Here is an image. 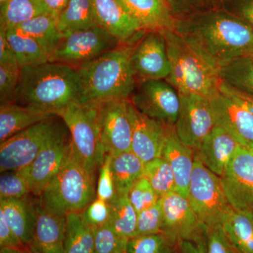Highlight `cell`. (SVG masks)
<instances>
[{"label": "cell", "instance_id": "1", "mask_svg": "<svg viewBox=\"0 0 253 253\" xmlns=\"http://www.w3.org/2000/svg\"><path fill=\"white\" fill-rule=\"evenodd\" d=\"M174 30L219 68L253 53V28L222 9L179 18Z\"/></svg>", "mask_w": 253, "mask_h": 253}, {"label": "cell", "instance_id": "2", "mask_svg": "<svg viewBox=\"0 0 253 253\" xmlns=\"http://www.w3.org/2000/svg\"><path fill=\"white\" fill-rule=\"evenodd\" d=\"M134 44H120L76 68L80 81L78 103L100 106L130 99L137 84L131 66Z\"/></svg>", "mask_w": 253, "mask_h": 253}, {"label": "cell", "instance_id": "3", "mask_svg": "<svg viewBox=\"0 0 253 253\" xmlns=\"http://www.w3.org/2000/svg\"><path fill=\"white\" fill-rule=\"evenodd\" d=\"M77 70L63 63L47 62L21 68L16 103L58 116L78 102Z\"/></svg>", "mask_w": 253, "mask_h": 253}, {"label": "cell", "instance_id": "4", "mask_svg": "<svg viewBox=\"0 0 253 253\" xmlns=\"http://www.w3.org/2000/svg\"><path fill=\"white\" fill-rule=\"evenodd\" d=\"M166 38L170 73L166 78L181 94L212 97L219 91V68L175 30L162 31Z\"/></svg>", "mask_w": 253, "mask_h": 253}, {"label": "cell", "instance_id": "5", "mask_svg": "<svg viewBox=\"0 0 253 253\" xmlns=\"http://www.w3.org/2000/svg\"><path fill=\"white\" fill-rule=\"evenodd\" d=\"M94 181L71 144L62 168L37 198L42 206L59 215L82 212L96 197Z\"/></svg>", "mask_w": 253, "mask_h": 253}, {"label": "cell", "instance_id": "6", "mask_svg": "<svg viewBox=\"0 0 253 253\" xmlns=\"http://www.w3.org/2000/svg\"><path fill=\"white\" fill-rule=\"evenodd\" d=\"M58 117L67 126L75 152L95 178L106 156L100 132L99 106L72 103Z\"/></svg>", "mask_w": 253, "mask_h": 253}, {"label": "cell", "instance_id": "7", "mask_svg": "<svg viewBox=\"0 0 253 253\" xmlns=\"http://www.w3.org/2000/svg\"><path fill=\"white\" fill-rule=\"evenodd\" d=\"M187 198L204 231L222 226L233 209L220 176L208 169L196 156Z\"/></svg>", "mask_w": 253, "mask_h": 253}, {"label": "cell", "instance_id": "8", "mask_svg": "<svg viewBox=\"0 0 253 253\" xmlns=\"http://www.w3.org/2000/svg\"><path fill=\"white\" fill-rule=\"evenodd\" d=\"M122 43L103 28L69 32L62 34L49 56V62L78 67Z\"/></svg>", "mask_w": 253, "mask_h": 253}, {"label": "cell", "instance_id": "9", "mask_svg": "<svg viewBox=\"0 0 253 253\" xmlns=\"http://www.w3.org/2000/svg\"><path fill=\"white\" fill-rule=\"evenodd\" d=\"M56 118L38 123L0 143V172L20 171L29 166L59 128Z\"/></svg>", "mask_w": 253, "mask_h": 253}, {"label": "cell", "instance_id": "10", "mask_svg": "<svg viewBox=\"0 0 253 253\" xmlns=\"http://www.w3.org/2000/svg\"><path fill=\"white\" fill-rule=\"evenodd\" d=\"M71 149L69 131L66 125H60L36 159L27 167L17 171L27 181L33 196H41L62 168Z\"/></svg>", "mask_w": 253, "mask_h": 253}, {"label": "cell", "instance_id": "11", "mask_svg": "<svg viewBox=\"0 0 253 253\" xmlns=\"http://www.w3.org/2000/svg\"><path fill=\"white\" fill-rule=\"evenodd\" d=\"M180 106L174 125L183 144L196 151L215 126L211 100L197 94H181Z\"/></svg>", "mask_w": 253, "mask_h": 253}, {"label": "cell", "instance_id": "12", "mask_svg": "<svg viewBox=\"0 0 253 253\" xmlns=\"http://www.w3.org/2000/svg\"><path fill=\"white\" fill-rule=\"evenodd\" d=\"M138 111L168 126H174L180 98L178 91L166 80L137 83L130 99Z\"/></svg>", "mask_w": 253, "mask_h": 253}, {"label": "cell", "instance_id": "13", "mask_svg": "<svg viewBox=\"0 0 253 253\" xmlns=\"http://www.w3.org/2000/svg\"><path fill=\"white\" fill-rule=\"evenodd\" d=\"M220 178L231 207L253 213V150L239 146Z\"/></svg>", "mask_w": 253, "mask_h": 253}, {"label": "cell", "instance_id": "14", "mask_svg": "<svg viewBox=\"0 0 253 253\" xmlns=\"http://www.w3.org/2000/svg\"><path fill=\"white\" fill-rule=\"evenodd\" d=\"M131 66L137 83L168 77L170 63L163 32H145L133 46Z\"/></svg>", "mask_w": 253, "mask_h": 253}, {"label": "cell", "instance_id": "15", "mask_svg": "<svg viewBox=\"0 0 253 253\" xmlns=\"http://www.w3.org/2000/svg\"><path fill=\"white\" fill-rule=\"evenodd\" d=\"M129 101L116 100L99 106L100 132L106 155L114 156L131 151Z\"/></svg>", "mask_w": 253, "mask_h": 253}, {"label": "cell", "instance_id": "16", "mask_svg": "<svg viewBox=\"0 0 253 253\" xmlns=\"http://www.w3.org/2000/svg\"><path fill=\"white\" fill-rule=\"evenodd\" d=\"M163 212L162 233L175 244L204 234L188 198L173 191L160 199Z\"/></svg>", "mask_w": 253, "mask_h": 253}, {"label": "cell", "instance_id": "17", "mask_svg": "<svg viewBox=\"0 0 253 253\" xmlns=\"http://www.w3.org/2000/svg\"><path fill=\"white\" fill-rule=\"evenodd\" d=\"M131 150L144 163L162 156L169 127L141 113L129 101Z\"/></svg>", "mask_w": 253, "mask_h": 253}, {"label": "cell", "instance_id": "18", "mask_svg": "<svg viewBox=\"0 0 253 253\" xmlns=\"http://www.w3.org/2000/svg\"><path fill=\"white\" fill-rule=\"evenodd\" d=\"M215 126L234 136L241 146H253V114L246 106L223 92L210 98Z\"/></svg>", "mask_w": 253, "mask_h": 253}, {"label": "cell", "instance_id": "19", "mask_svg": "<svg viewBox=\"0 0 253 253\" xmlns=\"http://www.w3.org/2000/svg\"><path fill=\"white\" fill-rule=\"evenodd\" d=\"M94 19L122 44H134L145 31L120 0H91Z\"/></svg>", "mask_w": 253, "mask_h": 253}, {"label": "cell", "instance_id": "20", "mask_svg": "<svg viewBox=\"0 0 253 253\" xmlns=\"http://www.w3.org/2000/svg\"><path fill=\"white\" fill-rule=\"evenodd\" d=\"M66 216L48 211L36 199V219L29 250L33 253H64Z\"/></svg>", "mask_w": 253, "mask_h": 253}, {"label": "cell", "instance_id": "21", "mask_svg": "<svg viewBox=\"0 0 253 253\" xmlns=\"http://www.w3.org/2000/svg\"><path fill=\"white\" fill-rule=\"evenodd\" d=\"M239 146L234 136L215 126L194 154L208 169L221 176Z\"/></svg>", "mask_w": 253, "mask_h": 253}, {"label": "cell", "instance_id": "22", "mask_svg": "<svg viewBox=\"0 0 253 253\" xmlns=\"http://www.w3.org/2000/svg\"><path fill=\"white\" fill-rule=\"evenodd\" d=\"M145 32L173 30L176 18L169 0H120Z\"/></svg>", "mask_w": 253, "mask_h": 253}, {"label": "cell", "instance_id": "23", "mask_svg": "<svg viewBox=\"0 0 253 253\" xmlns=\"http://www.w3.org/2000/svg\"><path fill=\"white\" fill-rule=\"evenodd\" d=\"M36 196L19 199H0V212L14 234L29 249L36 219Z\"/></svg>", "mask_w": 253, "mask_h": 253}, {"label": "cell", "instance_id": "24", "mask_svg": "<svg viewBox=\"0 0 253 253\" xmlns=\"http://www.w3.org/2000/svg\"><path fill=\"white\" fill-rule=\"evenodd\" d=\"M162 157L169 163L174 173L176 191L188 197V191L194 166V151L181 142L174 126L169 127L163 148Z\"/></svg>", "mask_w": 253, "mask_h": 253}, {"label": "cell", "instance_id": "25", "mask_svg": "<svg viewBox=\"0 0 253 253\" xmlns=\"http://www.w3.org/2000/svg\"><path fill=\"white\" fill-rule=\"evenodd\" d=\"M54 115L41 110L11 103L0 106V143Z\"/></svg>", "mask_w": 253, "mask_h": 253}, {"label": "cell", "instance_id": "26", "mask_svg": "<svg viewBox=\"0 0 253 253\" xmlns=\"http://www.w3.org/2000/svg\"><path fill=\"white\" fill-rule=\"evenodd\" d=\"M144 164L131 151L111 156V168L116 194H129L134 183L144 176Z\"/></svg>", "mask_w": 253, "mask_h": 253}, {"label": "cell", "instance_id": "27", "mask_svg": "<svg viewBox=\"0 0 253 253\" xmlns=\"http://www.w3.org/2000/svg\"><path fill=\"white\" fill-rule=\"evenodd\" d=\"M221 226L238 252L253 253V212L232 209Z\"/></svg>", "mask_w": 253, "mask_h": 253}, {"label": "cell", "instance_id": "28", "mask_svg": "<svg viewBox=\"0 0 253 253\" xmlns=\"http://www.w3.org/2000/svg\"><path fill=\"white\" fill-rule=\"evenodd\" d=\"M14 28L38 42L49 56L62 36L57 18L47 14L39 15Z\"/></svg>", "mask_w": 253, "mask_h": 253}, {"label": "cell", "instance_id": "29", "mask_svg": "<svg viewBox=\"0 0 253 253\" xmlns=\"http://www.w3.org/2000/svg\"><path fill=\"white\" fill-rule=\"evenodd\" d=\"M94 229L83 219L81 212L66 215L64 253H94Z\"/></svg>", "mask_w": 253, "mask_h": 253}, {"label": "cell", "instance_id": "30", "mask_svg": "<svg viewBox=\"0 0 253 253\" xmlns=\"http://www.w3.org/2000/svg\"><path fill=\"white\" fill-rule=\"evenodd\" d=\"M6 31L8 41L20 68L49 62V55L38 42L15 28L6 29Z\"/></svg>", "mask_w": 253, "mask_h": 253}, {"label": "cell", "instance_id": "31", "mask_svg": "<svg viewBox=\"0 0 253 253\" xmlns=\"http://www.w3.org/2000/svg\"><path fill=\"white\" fill-rule=\"evenodd\" d=\"M109 225L116 234L126 239L136 236L137 212L135 211L128 194H118L110 201Z\"/></svg>", "mask_w": 253, "mask_h": 253}, {"label": "cell", "instance_id": "32", "mask_svg": "<svg viewBox=\"0 0 253 253\" xmlns=\"http://www.w3.org/2000/svg\"><path fill=\"white\" fill-rule=\"evenodd\" d=\"M61 34L96 27L91 0H70L67 7L57 18Z\"/></svg>", "mask_w": 253, "mask_h": 253}, {"label": "cell", "instance_id": "33", "mask_svg": "<svg viewBox=\"0 0 253 253\" xmlns=\"http://www.w3.org/2000/svg\"><path fill=\"white\" fill-rule=\"evenodd\" d=\"M221 81L244 94L253 96V58L244 56L219 68Z\"/></svg>", "mask_w": 253, "mask_h": 253}, {"label": "cell", "instance_id": "34", "mask_svg": "<svg viewBox=\"0 0 253 253\" xmlns=\"http://www.w3.org/2000/svg\"><path fill=\"white\" fill-rule=\"evenodd\" d=\"M44 14L46 13L41 0H7L1 4L0 26L14 28Z\"/></svg>", "mask_w": 253, "mask_h": 253}, {"label": "cell", "instance_id": "35", "mask_svg": "<svg viewBox=\"0 0 253 253\" xmlns=\"http://www.w3.org/2000/svg\"><path fill=\"white\" fill-rule=\"evenodd\" d=\"M147 178L160 198L176 191V181L170 166L164 158L158 157L144 164Z\"/></svg>", "mask_w": 253, "mask_h": 253}, {"label": "cell", "instance_id": "36", "mask_svg": "<svg viewBox=\"0 0 253 253\" xmlns=\"http://www.w3.org/2000/svg\"><path fill=\"white\" fill-rule=\"evenodd\" d=\"M175 243L163 233L136 236L128 240L127 253H173Z\"/></svg>", "mask_w": 253, "mask_h": 253}, {"label": "cell", "instance_id": "37", "mask_svg": "<svg viewBox=\"0 0 253 253\" xmlns=\"http://www.w3.org/2000/svg\"><path fill=\"white\" fill-rule=\"evenodd\" d=\"M94 253H123L128 239L116 234L109 224L94 229Z\"/></svg>", "mask_w": 253, "mask_h": 253}, {"label": "cell", "instance_id": "38", "mask_svg": "<svg viewBox=\"0 0 253 253\" xmlns=\"http://www.w3.org/2000/svg\"><path fill=\"white\" fill-rule=\"evenodd\" d=\"M32 195L27 181L17 171L1 173L0 199H19Z\"/></svg>", "mask_w": 253, "mask_h": 253}, {"label": "cell", "instance_id": "39", "mask_svg": "<svg viewBox=\"0 0 253 253\" xmlns=\"http://www.w3.org/2000/svg\"><path fill=\"white\" fill-rule=\"evenodd\" d=\"M21 71L18 65H0L1 104L16 103Z\"/></svg>", "mask_w": 253, "mask_h": 253}, {"label": "cell", "instance_id": "40", "mask_svg": "<svg viewBox=\"0 0 253 253\" xmlns=\"http://www.w3.org/2000/svg\"><path fill=\"white\" fill-rule=\"evenodd\" d=\"M129 201L137 213L154 206L161 198L155 191L146 176H143L134 183L129 194Z\"/></svg>", "mask_w": 253, "mask_h": 253}, {"label": "cell", "instance_id": "41", "mask_svg": "<svg viewBox=\"0 0 253 253\" xmlns=\"http://www.w3.org/2000/svg\"><path fill=\"white\" fill-rule=\"evenodd\" d=\"M163 212L161 201L138 213L136 236L162 233Z\"/></svg>", "mask_w": 253, "mask_h": 253}, {"label": "cell", "instance_id": "42", "mask_svg": "<svg viewBox=\"0 0 253 253\" xmlns=\"http://www.w3.org/2000/svg\"><path fill=\"white\" fill-rule=\"evenodd\" d=\"M176 18L221 9V0H169Z\"/></svg>", "mask_w": 253, "mask_h": 253}, {"label": "cell", "instance_id": "43", "mask_svg": "<svg viewBox=\"0 0 253 253\" xmlns=\"http://www.w3.org/2000/svg\"><path fill=\"white\" fill-rule=\"evenodd\" d=\"M81 214L83 219L91 229L106 225L109 224L111 217L109 203L96 197L86 206Z\"/></svg>", "mask_w": 253, "mask_h": 253}, {"label": "cell", "instance_id": "44", "mask_svg": "<svg viewBox=\"0 0 253 253\" xmlns=\"http://www.w3.org/2000/svg\"><path fill=\"white\" fill-rule=\"evenodd\" d=\"M111 161V155H106L104 163L99 169V178L96 188V197L107 202H110L116 195Z\"/></svg>", "mask_w": 253, "mask_h": 253}, {"label": "cell", "instance_id": "45", "mask_svg": "<svg viewBox=\"0 0 253 253\" xmlns=\"http://www.w3.org/2000/svg\"><path fill=\"white\" fill-rule=\"evenodd\" d=\"M208 253H239L231 244L222 226L205 231Z\"/></svg>", "mask_w": 253, "mask_h": 253}, {"label": "cell", "instance_id": "46", "mask_svg": "<svg viewBox=\"0 0 253 253\" xmlns=\"http://www.w3.org/2000/svg\"><path fill=\"white\" fill-rule=\"evenodd\" d=\"M221 9L241 18L253 28V0H221Z\"/></svg>", "mask_w": 253, "mask_h": 253}, {"label": "cell", "instance_id": "47", "mask_svg": "<svg viewBox=\"0 0 253 253\" xmlns=\"http://www.w3.org/2000/svg\"><path fill=\"white\" fill-rule=\"evenodd\" d=\"M0 248L9 249H28L20 241L10 227L4 214L0 212Z\"/></svg>", "mask_w": 253, "mask_h": 253}, {"label": "cell", "instance_id": "48", "mask_svg": "<svg viewBox=\"0 0 253 253\" xmlns=\"http://www.w3.org/2000/svg\"><path fill=\"white\" fill-rule=\"evenodd\" d=\"M0 65H18L14 51L8 41L6 29L1 26H0Z\"/></svg>", "mask_w": 253, "mask_h": 253}, {"label": "cell", "instance_id": "49", "mask_svg": "<svg viewBox=\"0 0 253 253\" xmlns=\"http://www.w3.org/2000/svg\"><path fill=\"white\" fill-rule=\"evenodd\" d=\"M178 253H208L206 235L193 240H184L177 244Z\"/></svg>", "mask_w": 253, "mask_h": 253}, {"label": "cell", "instance_id": "50", "mask_svg": "<svg viewBox=\"0 0 253 253\" xmlns=\"http://www.w3.org/2000/svg\"><path fill=\"white\" fill-rule=\"evenodd\" d=\"M219 89L223 92L229 95L231 97L237 100L238 101L241 103L244 106H246L253 114V96L236 90V89H233V88L228 86L227 84L222 83L221 81L220 85H219Z\"/></svg>", "mask_w": 253, "mask_h": 253}, {"label": "cell", "instance_id": "51", "mask_svg": "<svg viewBox=\"0 0 253 253\" xmlns=\"http://www.w3.org/2000/svg\"><path fill=\"white\" fill-rule=\"evenodd\" d=\"M69 1L70 0H41L46 14L57 18L67 7Z\"/></svg>", "mask_w": 253, "mask_h": 253}, {"label": "cell", "instance_id": "52", "mask_svg": "<svg viewBox=\"0 0 253 253\" xmlns=\"http://www.w3.org/2000/svg\"><path fill=\"white\" fill-rule=\"evenodd\" d=\"M0 253H33L28 249H9L3 248L0 249Z\"/></svg>", "mask_w": 253, "mask_h": 253}, {"label": "cell", "instance_id": "53", "mask_svg": "<svg viewBox=\"0 0 253 253\" xmlns=\"http://www.w3.org/2000/svg\"><path fill=\"white\" fill-rule=\"evenodd\" d=\"M1 1V3L4 2V1H7V0H0Z\"/></svg>", "mask_w": 253, "mask_h": 253}, {"label": "cell", "instance_id": "54", "mask_svg": "<svg viewBox=\"0 0 253 253\" xmlns=\"http://www.w3.org/2000/svg\"><path fill=\"white\" fill-rule=\"evenodd\" d=\"M251 56V57L253 58V53L252 55H251V56Z\"/></svg>", "mask_w": 253, "mask_h": 253}, {"label": "cell", "instance_id": "55", "mask_svg": "<svg viewBox=\"0 0 253 253\" xmlns=\"http://www.w3.org/2000/svg\"><path fill=\"white\" fill-rule=\"evenodd\" d=\"M250 148H251V149H252L253 150V146H251V147H250Z\"/></svg>", "mask_w": 253, "mask_h": 253}, {"label": "cell", "instance_id": "56", "mask_svg": "<svg viewBox=\"0 0 253 253\" xmlns=\"http://www.w3.org/2000/svg\"><path fill=\"white\" fill-rule=\"evenodd\" d=\"M126 253V252H124V253Z\"/></svg>", "mask_w": 253, "mask_h": 253}]
</instances>
